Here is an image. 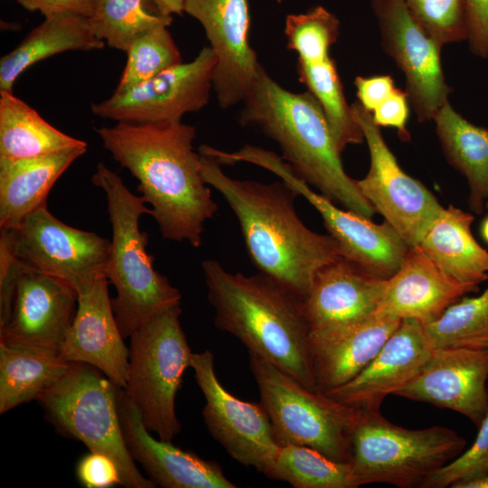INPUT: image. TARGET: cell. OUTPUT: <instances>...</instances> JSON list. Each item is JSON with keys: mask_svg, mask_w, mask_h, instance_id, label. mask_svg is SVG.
Listing matches in <instances>:
<instances>
[{"mask_svg": "<svg viewBox=\"0 0 488 488\" xmlns=\"http://www.w3.org/2000/svg\"><path fill=\"white\" fill-rule=\"evenodd\" d=\"M104 148L138 181L137 190L152 209L163 238L202 243L204 222L218 205L204 181L195 152V127L184 123L117 122L95 129Z\"/></svg>", "mask_w": 488, "mask_h": 488, "instance_id": "1", "label": "cell"}, {"mask_svg": "<svg viewBox=\"0 0 488 488\" xmlns=\"http://www.w3.org/2000/svg\"><path fill=\"white\" fill-rule=\"evenodd\" d=\"M201 168L204 181L234 212L249 258L259 272L305 298L317 271L343 257L329 234L317 233L301 221L295 206L299 195L284 181L262 183L234 179L215 157L204 155H201Z\"/></svg>", "mask_w": 488, "mask_h": 488, "instance_id": "2", "label": "cell"}, {"mask_svg": "<svg viewBox=\"0 0 488 488\" xmlns=\"http://www.w3.org/2000/svg\"><path fill=\"white\" fill-rule=\"evenodd\" d=\"M202 268L215 326L237 337L249 353L317 391L304 297L261 272L232 274L215 259L204 260Z\"/></svg>", "mask_w": 488, "mask_h": 488, "instance_id": "3", "label": "cell"}, {"mask_svg": "<svg viewBox=\"0 0 488 488\" xmlns=\"http://www.w3.org/2000/svg\"><path fill=\"white\" fill-rule=\"evenodd\" d=\"M242 103L239 122L258 126L275 141L299 178L347 210L368 218L376 213L346 174L325 114L308 90L284 89L261 65Z\"/></svg>", "mask_w": 488, "mask_h": 488, "instance_id": "4", "label": "cell"}, {"mask_svg": "<svg viewBox=\"0 0 488 488\" xmlns=\"http://www.w3.org/2000/svg\"><path fill=\"white\" fill-rule=\"evenodd\" d=\"M93 184L107 199L112 239L107 278L116 289L111 306L124 338L162 311L180 305L181 293L154 268L146 250L148 236L139 227L143 214H152L142 196L132 193L103 163L96 165Z\"/></svg>", "mask_w": 488, "mask_h": 488, "instance_id": "5", "label": "cell"}, {"mask_svg": "<svg viewBox=\"0 0 488 488\" xmlns=\"http://www.w3.org/2000/svg\"><path fill=\"white\" fill-rule=\"evenodd\" d=\"M118 386L97 368L70 362L68 371L37 401L57 429L117 464L123 486L154 488L127 447L118 412Z\"/></svg>", "mask_w": 488, "mask_h": 488, "instance_id": "6", "label": "cell"}, {"mask_svg": "<svg viewBox=\"0 0 488 488\" xmlns=\"http://www.w3.org/2000/svg\"><path fill=\"white\" fill-rule=\"evenodd\" d=\"M465 446L466 440L451 428L408 429L389 421L380 410L361 409L352 436L351 464L360 486L422 487Z\"/></svg>", "mask_w": 488, "mask_h": 488, "instance_id": "7", "label": "cell"}, {"mask_svg": "<svg viewBox=\"0 0 488 488\" xmlns=\"http://www.w3.org/2000/svg\"><path fill=\"white\" fill-rule=\"evenodd\" d=\"M181 314L180 305L167 308L130 335L123 389L145 427L165 441L181 431L175 397L193 354L181 326Z\"/></svg>", "mask_w": 488, "mask_h": 488, "instance_id": "8", "label": "cell"}, {"mask_svg": "<svg viewBox=\"0 0 488 488\" xmlns=\"http://www.w3.org/2000/svg\"><path fill=\"white\" fill-rule=\"evenodd\" d=\"M249 366L279 445L317 450L351 463L352 436L361 409L305 388L271 362L249 353Z\"/></svg>", "mask_w": 488, "mask_h": 488, "instance_id": "9", "label": "cell"}, {"mask_svg": "<svg viewBox=\"0 0 488 488\" xmlns=\"http://www.w3.org/2000/svg\"><path fill=\"white\" fill-rule=\"evenodd\" d=\"M227 164L239 162L260 166L278 176L303 196L320 214L328 234L337 242L342 256L369 274L388 279L402 264L409 246L386 221L374 223L371 218L337 207L332 200L314 192L275 152L246 145L237 151H224Z\"/></svg>", "mask_w": 488, "mask_h": 488, "instance_id": "10", "label": "cell"}, {"mask_svg": "<svg viewBox=\"0 0 488 488\" xmlns=\"http://www.w3.org/2000/svg\"><path fill=\"white\" fill-rule=\"evenodd\" d=\"M0 241L21 263L65 281L78 295L107 278L110 241L65 224L47 205L31 212L14 228L1 230Z\"/></svg>", "mask_w": 488, "mask_h": 488, "instance_id": "11", "label": "cell"}, {"mask_svg": "<svg viewBox=\"0 0 488 488\" xmlns=\"http://www.w3.org/2000/svg\"><path fill=\"white\" fill-rule=\"evenodd\" d=\"M351 110L361 128L371 159L367 174L356 180L358 188L409 247L418 246L445 207L420 181L400 167L371 113L358 101L351 105Z\"/></svg>", "mask_w": 488, "mask_h": 488, "instance_id": "12", "label": "cell"}, {"mask_svg": "<svg viewBox=\"0 0 488 488\" xmlns=\"http://www.w3.org/2000/svg\"><path fill=\"white\" fill-rule=\"evenodd\" d=\"M217 59L203 47L189 62L175 65L121 93L90 105L91 113L116 122L168 124L206 107Z\"/></svg>", "mask_w": 488, "mask_h": 488, "instance_id": "13", "label": "cell"}, {"mask_svg": "<svg viewBox=\"0 0 488 488\" xmlns=\"http://www.w3.org/2000/svg\"><path fill=\"white\" fill-rule=\"evenodd\" d=\"M191 367L205 399L202 416L212 437L234 460L265 474L281 446L262 404L240 400L222 386L211 351L193 353Z\"/></svg>", "mask_w": 488, "mask_h": 488, "instance_id": "14", "label": "cell"}, {"mask_svg": "<svg viewBox=\"0 0 488 488\" xmlns=\"http://www.w3.org/2000/svg\"><path fill=\"white\" fill-rule=\"evenodd\" d=\"M381 45L406 79V92L419 122L433 119L451 91L441 63L443 45L413 18L403 0H371Z\"/></svg>", "mask_w": 488, "mask_h": 488, "instance_id": "15", "label": "cell"}, {"mask_svg": "<svg viewBox=\"0 0 488 488\" xmlns=\"http://www.w3.org/2000/svg\"><path fill=\"white\" fill-rule=\"evenodd\" d=\"M78 298L65 281L20 262L10 312L0 326V343L60 354L77 313Z\"/></svg>", "mask_w": 488, "mask_h": 488, "instance_id": "16", "label": "cell"}, {"mask_svg": "<svg viewBox=\"0 0 488 488\" xmlns=\"http://www.w3.org/2000/svg\"><path fill=\"white\" fill-rule=\"evenodd\" d=\"M183 12L202 24L216 56L212 90L219 106L242 103L261 66L249 42L248 0H184Z\"/></svg>", "mask_w": 488, "mask_h": 488, "instance_id": "17", "label": "cell"}, {"mask_svg": "<svg viewBox=\"0 0 488 488\" xmlns=\"http://www.w3.org/2000/svg\"><path fill=\"white\" fill-rule=\"evenodd\" d=\"M395 395L454 410L479 427L488 412V350L434 348Z\"/></svg>", "mask_w": 488, "mask_h": 488, "instance_id": "18", "label": "cell"}, {"mask_svg": "<svg viewBox=\"0 0 488 488\" xmlns=\"http://www.w3.org/2000/svg\"><path fill=\"white\" fill-rule=\"evenodd\" d=\"M433 349L424 325L412 319H403L356 377L324 394L355 408L380 410L388 395H395L417 376Z\"/></svg>", "mask_w": 488, "mask_h": 488, "instance_id": "19", "label": "cell"}, {"mask_svg": "<svg viewBox=\"0 0 488 488\" xmlns=\"http://www.w3.org/2000/svg\"><path fill=\"white\" fill-rule=\"evenodd\" d=\"M118 412L127 447L147 478L162 488H236L214 461L205 460L171 441L155 438L144 425L138 409L118 390Z\"/></svg>", "mask_w": 488, "mask_h": 488, "instance_id": "20", "label": "cell"}, {"mask_svg": "<svg viewBox=\"0 0 488 488\" xmlns=\"http://www.w3.org/2000/svg\"><path fill=\"white\" fill-rule=\"evenodd\" d=\"M386 280L343 257L324 265L304 298L309 333L346 326L376 314Z\"/></svg>", "mask_w": 488, "mask_h": 488, "instance_id": "21", "label": "cell"}, {"mask_svg": "<svg viewBox=\"0 0 488 488\" xmlns=\"http://www.w3.org/2000/svg\"><path fill=\"white\" fill-rule=\"evenodd\" d=\"M108 285V278H101L79 295L77 313L60 356L68 362H82L97 368L124 389L129 348L118 328Z\"/></svg>", "mask_w": 488, "mask_h": 488, "instance_id": "22", "label": "cell"}, {"mask_svg": "<svg viewBox=\"0 0 488 488\" xmlns=\"http://www.w3.org/2000/svg\"><path fill=\"white\" fill-rule=\"evenodd\" d=\"M477 291L478 286L445 273L418 246L410 247L398 271L386 280L376 313L426 325L451 305Z\"/></svg>", "mask_w": 488, "mask_h": 488, "instance_id": "23", "label": "cell"}, {"mask_svg": "<svg viewBox=\"0 0 488 488\" xmlns=\"http://www.w3.org/2000/svg\"><path fill=\"white\" fill-rule=\"evenodd\" d=\"M401 320L382 313L340 328L309 333L317 391L326 393L356 377L375 357Z\"/></svg>", "mask_w": 488, "mask_h": 488, "instance_id": "24", "label": "cell"}, {"mask_svg": "<svg viewBox=\"0 0 488 488\" xmlns=\"http://www.w3.org/2000/svg\"><path fill=\"white\" fill-rule=\"evenodd\" d=\"M86 151L82 146L37 157H0V229L14 228L47 205L52 187Z\"/></svg>", "mask_w": 488, "mask_h": 488, "instance_id": "25", "label": "cell"}, {"mask_svg": "<svg viewBox=\"0 0 488 488\" xmlns=\"http://www.w3.org/2000/svg\"><path fill=\"white\" fill-rule=\"evenodd\" d=\"M474 217L450 204L444 208L418 247L448 276L472 286L488 280V250L472 232Z\"/></svg>", "mask_w": 488, "mask_h": 488, "instance_id": "26", "label": "cell"}, {"mask_svg": "<svg viewBox=\"0 0 488 488\" xmlns=\"http://www.w3.org/2000/svg\"><path fill=\"white\" fill-rule=\"evenodd\" d=\"M104 46L86 16L61 14L45 17L13 51L2 56L0 91H12L24 70L46 58L68 51L100 50Z\"/></svg>", "mask_w": 488, "mask_h": 488, "instance_id": "27", "label": "cell"}, {"mask_svg": "<svg viewBox=\"0 0 488 488\" xmlns=\"http://www.w3.org/2000/svg\"><path fill=\"white\" fill-rule=\"evenodd\" d=\"M432 120L447 162L467 182L470 210L482 214L488 200V128L465 119L449 101Z\"/></svg>", "mask_w": 488, "mask_h": 488, "instance_id": "28", "label": "cell"}, {"mask_svg": "<svg viewBox=\"0 0 488 488\" xmlns=\"http://www.w3.org/2000/svg\"><path fill=\"white\" fill-rule=\"evenodd\" d=\"M82 146L85 141L57 129L13 91H0V157H37Z\"/></svg>", "mask_w": 488, "mask_h": 488, "instance_id": "29", "label": "cell"}, {"mask_svg": "<svg viewBox=\"0 0 488 488\" xmlns=\"http://www.w3.org/2000/svg\"><path fill=\"white\" fill-rule=\"evenodd\" d=\"M69 366L60 354L0 343V414L37 399Z\"/></svg>", "mask_w": 488, "mask_h": 488, "instance_id": "30", "label": "cell"}, {"mask_svg": "<svg viewBox=\"0 0 488 488\" xmlns=\"http://www.w3.org/2000/svg\"><path fill=\"white\" fill-rule=\"evenodd\" d=\"M265 475L295 488H356L359 482L351 463L330 459L305 446H282Z\"/></svg>", "mask_w": 488, "mask_h": 488, "instance_id": "31", "label": "cell"}, {"mask_svg": "<svg viewBox=\"0 0 488 488\" xmlns=\"http://www.w3.org/2000/svg\"><path fill=\"white\" fill-rule=\"evenodd\" d=\"M297 72L299 80L321 105L340 151L363 143V133L346 101L335 61L330 56L314 61L298 60Z\"/></svg>", "mask_w": 488, "mask_h": 488, "instance_id": "32", "label": "cell"}, {"mask_svg": "<svg viewBox=\"0 0 488 488\" xmlns=\"http://www.w3.org/2000/svg\"><path fill=\"white\" fill-rule=\"evenodd\" d=\"M88 21L97 38L109 47L127 52L144 33L159 25L169 26L172 16L150 8L152 0H90Z\"/></svg>", "mask_w": 488, "mask_h": 488, "instance_id": "33", "label": "cell"}, {"mask_svg": "<svg viewBox=\"0 0 488 488\" xmlns=\"http://www.w3.org/2000/svg\"><path fill=\"white\" fill-rule=\"evenodd\" d=\"M433 348L488 350V286L476 296H464L436 321L424 325Z\"/></svg>", "mask_w": 488, "mask_h": 488, "instance_id": "34", "label": "cell"}, {"mask_svg": "<svg viewBox=\"0 0 488 488\" xmlns=\"http://www.w3.org/2000/svg\"><path fill=\"white\" fill-rule=\"evenodd\" d=\"M167 27L156 26L131 43L114 93L124 92L183 62L181 52Z\"/></svg>", "mask_w": 488, "mask_h": 488, "instance_id": "35", "label": "cell"}, {"mask_svg": "<svg viewBox=\"0 0 488 488\" xmlns=\"http://www.w3.org/2000/svg\"><path fill=\"white\" fill-rule=\"evenodd\" d=\"M287 48L298 54V60L314 61L329 56V51L340 34L339 19L322 5L302 14H291L285 20Z\"/></svg>", "mask_w": 488, "mask_h": 488, "instance_id": "36", "label": "cell"}, {"mask_svg": "<svg viewBox=\"0 0 488 488\" xmlns=\"http://www.w3.org/2000/svg\"><path fill=\"white\" fill-rule=\"evenodd\" d=\"M418 24L442 45L467 40L465 0H403Z\"/></svg>", "mask_w": 488, "mask_h": 488, "instance_id": "37", "label": "cell"}, {"mask_svg": "<svg viewBox=\"0 0 488 488\" xmlns=\"http://www.w3.org/2000/svg\"><path fill=\"white\" fill-rule=\"evenodd\" d=\"M478 427L472 446L431 474L422 488H457L488 473V412Z\"/></svg>", "mask_w": 488, "mask_h": 488, "instance_id": "38", "label": "cell"}, {"mask_svg": "<svg viewBox=\"0 0 488 488\" xmlns=\"http://www.w3.org/2000/svg\"><path fill=\"white\" fill-rule=\"evenodd\" d=\"M79 482L87 488H109L122 485L123 481L115 461L101 453L90 452L76 466Z\"/></svg>", "mask_w": 488, "mask_h": 488, "instance_id": "39", "label": "cell"}, {"mask_svg": "<svg viewBox=\"0 0 488 488\" xmlns=\"http://www.w3.org/2000/svg\"><path fill=\"white\" fill-rule=\"evenodd\" d=\"M408 114V94L399 88H396L391 95L371 112L373 121L377 126L395 128L403 142H408L411 139L407 128Z\"/></svg>", "mask_w": 488, "mask_h": 488, "instance_id": "40", "label": "cell"}, {"mask_svg": "<svg viewBox=\"0 0 488 488\" xmlns=\"http://www.w3.org/2000/svg\"><path fill=\"white\" fill-rule=\"evenodd\" d=\"M467 40L471 52L488 59V0H465Z\"/></svg>", "mask_w": 488, "mask_h": 488, "instance_id": "41", "label": "cell"}, {"mask_svg": "<svg viewBox=\"0 0 488 488\" xmlns=\"http://www.w3.org/2000/svg\"><path fill=\"white\" fill-rule=\"evenodd\" d=\"M354 86L358 102L371 113L396 89L390 75L358 76L354 80Z\"/></svg>", "mask_w": 488, "mask_h": 488, "instance_id": "42", "label": "cell"}, {"mask_svg": "<svg viewBox=\"0 0 488 488\" xmlns=\"http://www.w3.org/2000/svg\"><path fill=\"white\" fill-rule=\"evenodd\" d=\"M19 267V260L0 241V326L5 323L10 312Z\"/></svg>", "mask_w": 488, "mask_h": 488, "instance_id": "43", "label": "cell"}, {"mask_svg": "<svg viewBox=\"0 0 488 488\" xmlns=\"http://www.w3.org/2000/svg\"><path fill=\"white\" fill-rule=\"evenodd\" d=\"M29 12H39L44 17L61 14H76L89 17L92 13L90 0H14Z\"/></svg>", "mask_w": 488, "mask_h": 488, "instance_id": "44", "label": "cell"}, {"mask_svg": "<svg viewBox=\"0 0 488 488\" xmlns=\"http://www.w3.org/2000/svg\"><path fill=\"white\" fill-rule=\"evenodd\" d=\"M157 12L163 15L172 16L183 13L184 0H152Z\"/></svg>", "mask_w": 488, "mask_h": 488, "instance_id": "45", "label": "cell"}, {"mask_svg": "<svg viewBox=\"0 0 488 488\" xmlns=\"http://www.w3.org/2000/svg\"><path fill=\"white\" fill-rule=\"evenodd\" d=\"M457 488H488V473L479 478L463 483Z\"/></svg>", "mask_w": 488, "mask_h": 488, "instance_id": "46", "label": "cell"}, {"mask_svg": "<svg viewBox=\"0 0 488 488\" xmlns=\"http://www.w3.org/2000/svg\"><path fill=\"white\" fill-rule=\"evenodd\" d=\"M480 234L485 243L488 244V216H486L480 225Z\"/></svg>", "mask_w": 488, "mask_h": 488, "instance_id": "47", "label": "cell"}, {"mask_svg": "<svg viewBox=\"0 0 488 488\" xmlns=\"http://www.w3.org/2000/svg\"><path fill=\"white\" fill-rule=\"evenodd\" d=\"M485 209L488 210V200H487L486 204H485Z\"/></svg>", "mask_w": 488, "mask_h": 488, "instance_id": "48", "label": "cell"}]
</instances>
